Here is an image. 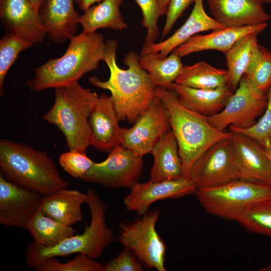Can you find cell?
Returning <instances> with one entry per match:
<instances>
[{
    "label": "cell",
    "instance_id": "44",
    "mask_svg": "<svg viewBox=\"0 0 271 271\" xmlns=\"http://www.w3.org/2000/svg\"><path fill=\"white\" fill-rule=\"evenodd\" d=\"M264 4H271V0H263Z\"/></svg>",
    "mask_w": 271,
    "mask_h": 271
},
{
    "label": "cell",
    "instance_id": "15",
    "mask_svg": "<svg viewBox=\"0 0 271 271\" xmlns=\"http://www.w3.org/2000/svg\"><path fill=\"white\" fill-rule=\"evenodd\" d=\"M232 133L230 140L239 178L271 185V164L263 146L245 134Z\"/></svg>",
    "mask_w": 271,
    "mask_h": 271
},
{
    "label": "cell",
    "instance_id": "41",
    "mask_svg": "<svg viewBox=\"0 0 271 271\" xmlns=\"http://www.w3.org/2000/svg\"><path fill=\"white\" fill-rule=\"evenodd\" d=\"M35 10L39 14L40 9L45 0H29Z\"/></svg>",
    "mask_w": 271,
    "mask_h": 271
},
{
    "label": "cell",
    "instance_id": "12",
    "mask_svg": "<svg viewBox=\"0 0 271 271\" xmlns=\"http://www.w3.org/2000/svg\"><path fill=\"white\" fill-rule=\"evenodd\" d=\"M171 130L168 111L157 96L130 128H122L120 145L143 156L151 152L163 134Z\"/></svg>",
    "mask_w": 271,
    "mask_h": 271
},
{
    "label": "cell",
    "instance_id": "34",
    "mask_svg": "<svg viewBox=\"0 0 271 271\" xmlns=\"http://www.w3.org/2000/svg\"><path fill=\"white\" fill-rule=\"evenodd\" d=\"M135 1L142 13V25L147 30L144 44L156 42L160 35L158 26L159 18L166 14L161 7L158 0Z\"/></svg>",
    "mask_w": 271,
    "mask_h": 271
},
{
    "label": "cell",
    "instance_id": "8",
    "mask_svg": "<svg viewBox=\"0 0 271 271\" xmlns=\"http://www.w3.org/2000/svg\"><path fill=\"white\" fill-rule=\"evenodd\" d=\"M160 215V210L156 209L134 221L120 223L118 241L148 267L166 271L167 247L156 228Z\"/></svg>",
    "mask_w": 271,
    "mask_h": 271
},
{
    "label": "cell",
    "instance_id": "18",
    "mask_svg": "<svg viewBox=\"0 0 271 271\" xmlns=\"http://www.w3.org/2000/svg\"><path fill=\"white\" fill-rule=\"evenodd\" d=\"M225 28L205 12L203 0H194L193 9L184 24L172 36L159 43L144 44L140 55L155 53L158 58L167 57L177 47L198 33Z\"/></svg>",
    "mask_w": 271,
    "mask_h": 271
},
{
    "label": "cell",
    "instance_id": "19",
    "mask_svg": "<svg viewBox=\"0 0 271 271\" xmlns=\"http://www.w3.org/2000/svg\"><path fill=\"white\" fill-rule=\"evenodd\" d=\"M215 20L225 27H241L266 23L270 16L263 0H207Z\"/></svg>",
    "mask_w": 271,
    "mask_h": 271
},
{
    "label": "cell",
    "instance_id": "29",
    "mask_svg": "<svg viewBox=\"0 0 271 271\" xmlns=\"http://www.w3.org/2000/svg\"><path fill=\"white\" fill-rule=\"evenodd\" d=\"M34 241L52 247L74 235L76 230L45 214L40 209L34 214L27 229Z\"/></svg>",
    "mask_w": 271,
    "mask_h": 271
},
{
    "label": "cell",
    "instance_id": "14",
    "mask_svg": "<svg viewBox=\"0 0 271 271\" xmlns=\"http://www.w3.org/2000/svg\"><path fill=\"white\" fill-rule=\"evenodd\" d=\"M197 189L190 179L182 177L176 180L138 183L124 199L127 211H136L139 215L147 213L150 206L158 201L177 198L195 193Z\"/></svg>",
    "mask_w": 271,
    "mask_h": 271
},
{
    "label": "cell",
    "instance_id": "35",
    "mask_svg": "<svg viewBox=\"0 0 271 271\" xmlns=\"http://www.w3.org/2000/svg\"><path fill=\"white\" fill-rule=\"evenodd\" d=\"M266 92L267 103L265 109L259 119L253 126L244 129L233 125L229 126L230 131L245 134L262 146L271 138V85Z\"/></svg>",
    "mask_w": 271,
    "mask_h": 271
},
{
    "label": "cell",
    "instance_id": "40",
    "mask_svg": "<svg viewBox=\"0 0 271 271\" xmlns=\"http://www.w3.org/2000/svg\"><path fill=\"white\" fill-rule=\"evenodd\" d=\"M263 148L265 154L271 164V138H270L265 143Z\"/></svg>",
    "mask_w": 271,
    "mask_h": 271
},
{
    "label": "cell",
    "instance_id": "21",
    "mask_svg": "<svg viewBox=\"0 0 271 271\" xmlns=\"http://www.w3.org/2000/svg\"><path fill=\"white\" fill-rule=\"evenodd\" d=\"M267 27L266 23L241 27H225L213 30L207 35L196 34L172 52L180 58L195 52L207 50L219 51L225 54L239 40L252 33L260 34Z\"/></svg>",
    "mask_w": 271,
    "mask_h": 271
},
{
    "label": "cell",
    "instance_id": "10",
    "mask_svg": "<svg viewBox=\"0 0 271 271\" xmlns=\"http://www.w3.org/2000/svg\"><path fill=\"white\" fill-rule=\"evenodd\" d=\"M143 166V157L120 145L104 161L94 162L81 179L108 189H131L139 183Z\"/></svg>",
    "mask_w": 271,
    "mask_h": 271
},
{
    "label": "cell",
    "instance_id": "38",
    "mask_svg": "<svg viewBox=\"0 0 271 271\" xmlns=\"http://www.w3.org/2000/svg\"><path fill=\"white\" fill-rule=\"evenodd\" d=\"M194 0H172L168 9L162 38L166 36L185 10Z\"/></svg>",
    "mask_w": 271,
    "mask_h": 271
},
{
    "label": "cell",
    "instance_id": "6",
    "mask_svg": "<svg viewBox=\"0 0 271 271\" xmlns=\"http://www.w3.org/2000/svg\"><path fill=\"white\" fill-rule=\"evenodd\" d=\"M54 89V103L43 119L59 128L70 151L85 153L90 146L88 119L98 96L78 82Z\"/></svg>",
    "mask_w": 271,
    "mask_h": 271
},
{
    "label": "cell",
    "instance_id": "36",
    "mask_svg": "<svg viewBox=\"0 0 271 271\" xmlns=\"http://www.w3.org/2000/svg\"><path fill=\"white\" fill-rule=\"evenodd\" d=\"M59 163L63 169L71 176L81 179L94 162L85 153L69 151L60 155Z\"/></svg>",
    "mask_w": 271,
    "mask_h": 271
},
{
    "label": "cell",
    "instance_id": "11",
    "mask_svg": "<svg viewBox=\"0 0 271 271\" xmlns=\"http://www.w3.org/2000/svg\"><path fill=\"white\" fill-rule=\"evenodd\" d=\"M189 179L197 189L214 187L239 179L230 138L207 149L195 162Z\"/></svg>",
    "mask_w": 271,
    "mask_h": 271
},
{
    "label": "cell",
    "instance_id": "3",
    "mask_svg": "<svg viewBox=\"0 0 271 271\" xmlns=\"http://www.w3.org/2000/svg\"><path fill=\"white\" fill-rule=\"evenodd\" d=\"M0 173L7 180L43 196L69 185L46 152L7 139L0 140Z\"/></svg>",
    "mask_w": 271,
    "mask_h": 271
},
{
    "label": "cell",
    "instance_id": "17",
    "mask_svg": "<svg viewBox=\"0 0 271 271\" xmlns=\"http://www.w3.org/2000/svg\"><path fill=\"white\" fill-rule=\"evenodd\" d=\"M119 121L110 96H98L88 119L90 145L108 153L120 145L122 128Z\"/></svg>",
    "mask_w": 271,
    "mask_h": 271
},
{
    "label": "cell",
    "instance_id": "30",
    "mask_svg": "<svg viewBox=\"0 0 271 271\" xmlns=\"http://www.w3.org/2000/svg\"><path fill=\"white\" fill-rule=\"evenodd\" d=\"M235 221L249 231L271 237V198L251 204Z\"/></svg>",
    "mask_w": 271,
    "mask_h": 271
},
{
    "label": "cell",
    "instance_id": "7",
    "mask_svg": "<svg viewBox=\"0 0 271 271\" xmlns=\"http://www.w3.org/2000/svg\"><path fill=\"white\" fill-rule=\"evenodd\" d=\"M195 194L208 213L236 221L251 204L271 198V185L239 178L218 186L197 189Z\"/></svg>",
    "mask_w": 271,
    "mask_h": 271
},
{
    "label": "cell",
    "instance_id": "27",
    "mask_svg": "<svg viewBox=\"0 0 271 271\" xmlns=\"http://www.w3.org/2000/svg\"><path fill=\"white\" fill-rule=\"evenodd\" d=\"M259 34L252 33L244 36L225 54L228 72L227 85L233 92L237 89L258 44Z\"/></svg>",
    "mask_w": 271,
    "mask_h": 271
},
{
    "label": "cell",
    "instance_id": "26",
    "mask_svg": "<svg viewBox=\"0 0 271 271\" xmlns=\"http://www.w3.org/2000/svg\"><path fill=\"white\" fill-rule=\"evenodd\" d=\"M181 58L173 52L163 59L158 58L155 53L140 54L139 64L148 73L156 87L171 90L172 84L184 67Z\"/></svg>",
    "mask_w": 271,
    "mask_h": 271
},
{
    "label": "cell",
    "instance_id": "20",
    "mask_svg": "<svg viewBox=\"0 0 271 271\" xmlns=\"http://www.w3.org/2000/svg\"><path fill=\"white\" fill-rule=\"evenodd\" d=\"M74 0H45L39 15L49 39L60 44L76 35L80 15L74 8Z\"/></svg>",
    "mask_w": 271,
    "mask_h": 271
},
{
    "label": "cell",
    "instance_id": "23",
    "mask_svg": "<svg viewBox=\"0 0 271 271\" xmlns=\"http://www.w3.org/2000/svg\"><path fill=\"white\" fill-rule=\"evenodd\" d=\"M87 193L62 189L43 196L41 209L46 215L71 226L77 222H83L81 206L87 203Z\"/></svg>",
    "mask_w": 271,
    "mask_h": 271
},
{
    "label": "cell",
    "instance_id": "9",
    "mask_svg": "<svg viewBox=\"0 0 271 271\" xmlns=\"http://www.w3.org/2000/svg\"><path fill=\"white\" fill-rule=\"evenodd\" d=\"M267 103L266 91L257 88L244 75L224 108L219 113L207 116L211 124L224 131L230 125L240 128L253 126L263 113Z\"/></svg>",
    "mask_w": 271,
    "mask_h": 271
},
{
    "label": "cell",
    "instance_id": "42",
    "mask_svg": "<svg viewBox=\"0 0 271 271\" xmlns=\"http://www.w3.org/2000/svg\"><path fill=\"white\" fill-rule=\"evenodd\" d=\"M161 7L167 14L168 9L172 0H158Z\"/></svg>",
    "mask_w": 271,
    "mask_h": 271
},
{
    "label": "cell",
    "instance_id": "2",
    "mask_svg": "<svg viewBox=\"0 0 271 271\" xmlns=\"http://www.w3.org/2000/svg\"><path fill=\"white\" fill-rule=\"evenodd\" d=\"M69 40L63 56L50 59L35 70V77L27 82L30 90L38 92L72 84L86 73L98 69L100 62L104 58L103 36L96 32H82Z\"/></svg>",
    "mask_w": 271,
    "mask_h": 271
},
{
    "label": "cell",
    "instance_id": "25",
    "mask_svg": "<svg viewBox=\"0 0 271 271\" xmlns=\"http://www.w3.org/2000/svg\"><path fill=\"white\" fill-rule=\"evenodd\" d=\"M123 0H102L92 6L80 16L79 24L82 32L91 33L99 29L121 31L128 27L120 11Z\"/></svg>",
    "mask_w": 271,
    "mask_h": 271
},
{
    "label": "cell",
    "instance_id": "16",
    "mask_svg": "<svg viewBox=\"0 0 271 271\" xmlns=\"http://www.w3.org/2000/svg\"><path fill=\"white\" fill-rule=\"evenodd\" d=\"M0 16L10 33L33 45L47 35L39 14L29 0H0Z\"/></svg>",
    "mask_w": 271,
    "mask_h": 271
},
{
    "label": "cell",
    "instance_id": "24",
    "mask_svg": "<svg viewBox=\"0 0 271 271\" xmlns=\"http://www.w3.org/2000/svg\"><path fill=\"white\" fill-rule=\"evenodd\" d=\"M151 154L154 157V163L150 173L151 180L160 182L183 177L178 145L172 130L162 136Z\"/></svg>",
    "mask_w": 271,
    "mask_h": 271
},
{
    "label": "cell",
    "instance_id": "33",
    "mask_svg": "<svg viewBox=\"0 0 271 271\" xmlns=\"http://www.w3.org/2000/svg\"><path fill=\"white\" fill-rule=\"evenodd\" d=\"M103 264L83 253L73 259L60 262L55 257H50L35 269L37 271H102Z\"/></svg>",
    "mask_w": 271,
    "mask_h": 271
},
{
    "label": "cell",
    "instance_id": "32",
    "mask_svg": "<svg viewBox=\"0 0 271 271\" xmlns=\"http://www.w3.org/2000/svg\"><path fill=\"white\" fill-rule=\"evenodd\" d=\"M30 44L12 33L0 40V94L4 95V84L9 69L17 59L20 53L32 47Z\"/></svg>",
    "mask_w": 271,
    "mask_h": 271
},
{
    "label": "cell",
    "instance_id": "31",
    "mask_svg": "<svg viewBox=\"0 0 271 271\" xmlns=\"http://www.w3.org/2000/svg\"><path fill=\"white\" fill-rule=\"evenodd\" d=\"M244 75L257 88L266 91L271 85V52L258 44Z\"/></svg>",
    "mask_w": 271,
    "mask_h": 271
},
{
    "label": "cell",
    "instance_id": "43",
    "mask_svg": "<svg viewBox=\"0 0 271 271\" xmlns=\"http://www.w3.org/2000/svg\"><path fill=\"white\" fill-rule=\"evenodd\" d=\"M261 270H271V263L261 268Z\"/></svg>",
    "mask_w": 271,
    "mask_h": 271
},
{
    "label": "cell",
    "instance_id": "4",
    "mask_svg": "<svg viewBox=\"0 0 271 271\" xmlns=\"http://www.w3.org/2000/svg\"><path fill=\"white\" fill-rule=\"evenodd\" d=\"M155 94L168 111L182 160L183 177L189 178L192 166L201 155L215 143L230 138L232 133L216 129L206 116L185 106L173 90L156 87Z\"/></svg>",
    "mask_w": 271,
    "mask_h": 271
},
{
    "label": "cell",
    "instance_id": "37",
    "mask_svg": "<svg viewBox=\"0 0 271 271\" xmlns=\"http://www.w3.org/2000/svg\"><path fill=\"white\" fill-rule=\"evenodd\" d=\"M142 262L134 253L128 248L103 265L102 271H143Z\"/></svg>",
    "mask_w": 271,
    "mask_h": 271
},
{
    "label": "cell",
    "instance_id": "39",
    "mask_svg": "<svg viewBox=\"0 0 271 271\" xmlns=\"http://www.w3.org/2000/svg\"><path fill=\"white\" fill-rule=\"evenodd\" d=\"M102 0H74L78 5L81 11H85L95 3L100 2Z\"/></svg>",
    "mask_w": 271,
    "mask_h": 271
},
{
    "label": "cell",
    "instance_id": "13",
    "mask_svg": "<svg viewBox=\"0 0 271 271\" xmlns=\"http://www.w3.org/2000/svg\"><path fill=\"white\" fill-rule=\"evenodd\" d=\"M43 196L7 180L0 173V223L27 229L40 209Z\"/></svg>",
    "mask_w": 271,
    "mask_h": 271
},
{
    "label": "cell",
    "instance_id": "28",
    "mask_svg": "<svg viewBox=\"0 0 271 271\" xmlns=\"http://www.w3.org/2000/svg\"><path fill=\"white\" fill-rule=\"evenodd\" d=\"M227 70L214 67L204 61L184 66L175 83L193 88L213 89L227 84Z\"/></svg>",
    "mask_w": 271,
    "mask_h": 271
},
{
    "label": "cell",
    "instance_id": "22",
    "mask_svg": "<svg viewBox=\"0 0 271 271\" xmlns=\"http://www.w3.org/2000/svg\"><path fill=\"white\" fill-rule=\"evenodd\" d=\"M171 89L185 106L206 116L220 112L233 93L227 85L213 89H202L174 82Z\"/></svg>",
    "mask_w": 271,
    "mask_h": 271
},
{
    "label": "cell",
    "instance_id": "1",
    "mask_svg": "<svg viewBox=\"0 0 271 271\" xmlns=\"http://www.w3.org/2000/svg\"><path fill=\"white\" fill-rule=\"evenodd\" d=\"M104 61L110 75L106 81L96 76L89 78L90 83L109 90L119 121L134 123L150 106L156 97V86L148 73L139 64L140 54L130 51L123 59L127 69H122L117 64L116 56L117 42L109 39L105 42Z\"/></svg>",
    "mask_w": 271,
    "mask_h": 271
},
{
    "label": "cell",
    "instance_id": "5",
    "mask_svg": "<svg viewBox=\"0 0 271 271\" xmlns=\"http://www.w3.org/2000/svg\"><path fill=\"white\" fill-rule=\"evenodd\" d=\"M87 204L91 213V222L81 234L66 238L57 245L47 247L33 241L26 250V262L34 269L47 259L83 253L93 259L101 256L104 249L114 240L113 231L106 223V206L92 188H88Z\"/></svg>",
    "mask_w": 271,
    "mask_h": 271
}]
</instances>
